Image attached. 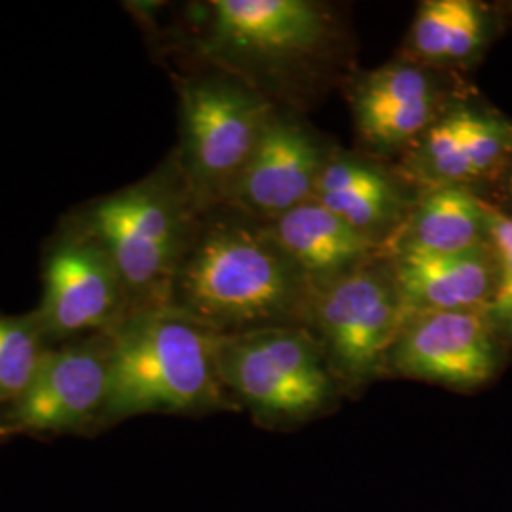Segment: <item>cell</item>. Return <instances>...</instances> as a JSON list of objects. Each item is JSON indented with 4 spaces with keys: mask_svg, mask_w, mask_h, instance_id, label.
Segmentation results:
<instances>
[{
    "mask_svg": "<svg viewBox=\"0 0 512 512\" xmlns=\"http://www.w3.org/2000/svg\"><path fill=\"white\" fill-rule=\"evenodd\" d=\"M315 291L264 222L217 207L198 217L167 306L219 334L306 327Z\"/></svg>",
    "mask_w": 512,
    "mask_h": 512,
    "instance_id": "1",
    "label": "cell"
},
{
    "mask_svg": "<svg viewBox=\"0 0 512 512\" xmlns=\"http://www.w3.org/2000/svg\"><path fill=\"white\" fill-rule=\"evenodd\" d=\"M105 420L228 408L220 380L219 332L171 306L131 311L110 330Z\"/></svg>",
    "mask_w": 512,
    "mask_h": 512,
    "instance_id": "2",
    "label": "cell"
},
{
    "mask_svg": "<svg viewBox=\"0 0 512 512\" xmlns=\"http://www.w3.org/2000/svg\"><path fill=\"white\" fill-rule=\"evenodd\" d=\"M177 162L107 196L76 222L109 253L131 311L167 306L169 289L198 222Z\"/></svg>",
    "mask_w": 512,
    "mask_h": 512,
    "instance_id": "3",
    "label": "cell"
},
{
    "mask_svg": "<svg viewBox=\"0 0 512 512\" xmlns=\"http://www.w3.org/2000/svg\"><path fill=\"white\" fill-rule=\"evenodd\" d=\"M274 105L238 74H203L181 86L177 165L202 215L228 202Z\"/></svg>",
    "mask_w": 512,
    "mask_h": 512,
    "instance_id": "4",
    "label": "cell"
},
{
    "mask_svg": "<svg viewBox=\"0 0 512 512\" xmlns=\"http://www.w3.org/2000/svg\"><path fill=\"white\" fill-rule=\"evenodd\" d=\"M217 361L226 391L260 420H308L338 389L325 351L306 327L220 334Z\"/></svg>",
    "mask_w": 512,
    "mask_h": 512,
    "instance_id": "5",
    "label": "cell"
},
{
    "mask_svg": "<svg viewBox=\"0 0 512 512\" xmlns=\"http://www.w3.org/2000/svg\"><path fill=\"white\" fill-rule=\"evenodd\" d=\"M408 313L384 256L315 291L306 329L338 380L365 384L387 372Z\"/></svg>",
    "mask_w": 512,
    "mask_h": 512,
    "instance_id": "6",
    "label": "cell"
},
{
    "mask_svg": "<svg viewBox=\"0 0 512 512\" xmlns=\"http://www.w3.org/2000/svg\"><path fill=\"white\" fill-rule=\"evenodd\" d=\"M209 10L207 52L232 69L291 67L321 54L334 27L310 0H215Z\"/></svg>",
    "mask_w": 512,
    "mask_h": 512,
    "instance_id": "7",
    "label": "cell"
},
{
    "mask_svg": "<svg viewBox=\"0 0 512 512\" xmlns=\"http://www.w3.org/2000/svg\"><path fill=\"white\" fill-rule=\"evenodd\" d=\"M35 311L52 344L105 334L128 315L124 281L92 234L74 226L57 239L46 256L44 294Z\"/></svg>",
    "mask_w": 512,
    "mask_h": 512,
    "instance_id": "8",
    "label": "cell"
},
{
    "mask_svg": "<svg viewBox=\"0 0 512 512\" xmlns=\"http://www.w3.org/2000/svg\"><path fill=\"white\" fill-rule=\"evenodd\" d=\"M110 336L93 334L52 348L35 378L4 414L8 431L63 433L105 420Z\"/></svg>",
    "mask_w": 512,
    "mask_h": 512,
    "instance_id": "9",
    "label": "cell"
},
{
    "mask_svg": "<svg viewBox=\"0 0 512 512\" xmlns=\"http://www.w3.org/2000/svg\"><path fill=\"white\" fill-rule=\"evenodd\" d=\"M503 351L482 310L420 311L406 317L385 370L452 389H476L497 374Z\"/></svg>",
    "mask_w": 512,
    "mask_h": 512,
    "instance_id": "10",
    "label": "cell"
},
{
    "mask_svg": "<svg viewBox=\"0 0 512 512\" xmlns=\"http://www.w3.org/2000/svg\"><path fill=\"white\" fill-rule=\"evenodd\" d=\"M512 160V124L497 112L450 101L404 152L403 173L416 188L465 186L494 179Z\"/></svg>",
    "mask_w": 512,
    "mask_h": 512,
    "instance_id": "11",
    "label": "cell"
},
{
    "mask_svg": "<svg viewBox=\"0 0 512 512\" xmlns=\"http://www.w3.org/2000/svg\"><path fill=\"white\" fill-rule=\"evenodd\" d=\"M330 152L291 114L272 112L226 205L270 222L315 196Z\"/></svg>",
    "mask_w": 512,
    "mask_h": 512,
    "instance_id": "12",
    "label": "cell"
},
{
    "mask_svg": "<svg viewBox=\"0 0 512 512\" xmlns=\"http://www.w3.org/2000/svg\"><path fill=\"white\" fill-rule=\"evenodd\" d=\"M351 103L361 139L380 154L408 152L446 105L437 78L414 61L365 74Z\"/></svg>",
    "mask_w": 512,
    "mask_h": 512,
    "instance_id": "13",
    "label": "cell"
},
{
    "mask_svg": "<svg viewBox=\"0 0 512 512\" xmlns=\"http://www.w3.org/2000/svg\"><path fill=\"white\" fill-rule=\"evenodd\" d=\"M414 190L420 188L374 160L330 152L313 198L385 253L416 203Z\"/></svg>",
    "mask_w": 512,
    "mask_h": 512,
    "instance_id": "14",
    "label": "cell"
},
{
    "mask_svg": "<svg viewBox=\"0 0 512 512\" xmlns=\"http://www.w3.org/2000/svg\"><path fill=\"white\" fill-rule=\"evenodd\" d=\"M384 258L408 315L482 310L499 283L490 247L452 255L397 251Z\"/></svg>",
    "mask_w": 512,
    "mask_h": 512,
    "instance_id": "15",
    "label": "cell"
},
{
    "mask_svg": "<svg viewBox=\"0 0 512 512\" xmlns=\"http://www.w3.org/2000/svg\"><path fill=\"white\" fill-rule=\"evenodd\" d=\"M272 238L310 277L315 289L384 256L382 247L311 198L264 222Z\"/></svg>",
    "mask_w": 512,
    "mask_h": 512,
    "instance_id": "16",
    "label": "cell"
},
{
    "mask_svg": "<svg viewBox=\"0 0 512 512\" xmlns=\"http://www.w3.org/2000/svg\"><path fill=\"white\" fill-rule=\"evenodd\" d=\"M488 247L486 202L465 186L420 188L399 234L385 249L420 253H469Z\"/></svg>",
    "mask_w": 512,
    "mask_h": 512,
    "instance_id": "17",
    "label": "cell"
},
{
    "mask_svg": "<svg viewBox=\"0 0 512 512\" xmlns=\"http://www.w3.org/2000/svg\"><path fill=\"white\" fill-rule=\"evenodd\" d=\"M490 37V14L473 0H427L410 29V61L459 65L482 52Z\"/></svg>",
    "mask_w": 512,
    "mask_h": 512,
    "instance_id": "18",
    "label": "cell"
},
{
    "mask_svg": "<svg viewBox=\"0 0 512 512\" xmlns=\"http://www.w3.org/2000/svg\"><path fill=\"white\" fill-rule=\"evenodd\" d=\"M52 348L37 311L0 315V404L18 399Z\"/></svg>",
    "mask_w": 512,
    "mask_h": 512,
    "instance_id": "19",
    "label": "cell"
},
{
    "mask_svg": "<svg viewBox=\"0 0 512 512\" xmlns=\"http://www.w3.org/2000/svg\"><path fill=\"white\" fill-rule=\"evenodd\" d=\"M488 247L492 251L499 272V281L512 277V217L486 202Z\"/></svg>",
    "mask_w": 512,
    "mask_h": 512,
    "instance_id": "20",
    "label": "cell"
},
{
    "mask_svg": "<svg viewBox=\"0 0 512 512\" xmlns=\"http://www.w3.org/2000/svg\"><path fill=\"white\" fill-rule=\"evenodd\" d=\"M482 313L499 342L505 348L512 346V277L497 283V289L482 308Z\"/></svg>",
    "mask_w": 512,
    "mask_h": 512,
    "instance_id": "21",
    "label": "cell"
},
{
    "mask_svg": "<svg viewBox=\"0 0 512 512\" xmlns=\"http://www.w3.org/2000/svg\"><path fill=\"white\" fill-rule=\"evenodd\" d=\"M509 196H511V202H512V171H511V177H509Z\"/></svg>",
    "mask_w": 512,
    "mask_h": 512,
    "instance_id": "22",
    "label": "cell"
}]
</instances>
